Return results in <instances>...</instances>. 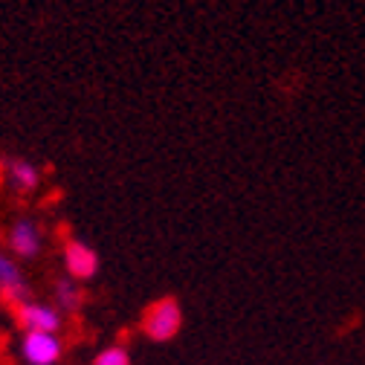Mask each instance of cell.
<instances>
[{"label": "cell", "instance_id": "obj_3", "mask_svg": "<svg viewBox=\"0 0 365 365\" xmlns=\"http://www.w3.org/2000/svg\"><path fill=\"white\" fill-rule=\"evenodd\" d=\"M21 354L29 365H56L64 354V345L56 334H24Z\"/></svg>", "mask_w": 365, "mask_h": 365}, {"label": "cell", "instance_id": "obj_5", "mask_svg": "<svg viewBox=\"0 0 365 365\" xmlns=\"http://www.w3.org/2000/svg\"><path fill=\"white\" fill-rule=\"evenodd\" d=\"M0 296H4L6 302H12V304L29 302V290H26L21 267L15 264L12 255H4V252H0Z\"/></svg>", "mask_w": 365, "mask_h": 365}, {"label": "cell", "instance_id": "obj_7", "mask_svg": "<svg viewBox=\"0 0 365 365\" xmlns=\"http://www.w3.org/2000/svg\"><path fill=\"white\" fill-rule=\"evenodd\" d=\"M6 174H9V182L18 192H32V189H38V182H41V174L29 160H12L6 165Z\"/></svg>", "mask_w": 365, "mask_h": 365}, {"label": "cell", "instance_id": "obj_9", "mask_svg": "<svg viewBox=\"0 0 365 365\" xmlns=\"http://www.w3.org/2000/svg\"><path fill=\"white\" fill-rule=\"evenodd\" d=\"M93 365H130V356L122 345H108L105 351L96 354V362Z\"/></svg>", "mask_w": 365, "mask_h": 365}, {"label": "cell", "instance_id": "obj_6", "mask_svg": "<svg viewBox=\"0 0 365 365\" xmlns=\"http://www.w3.org/2000/svg\"><path fill=\"white\" fill-rule=\"evenodd\" d=\"M9 250L21 258H35L41 252V226L29 217L18 220L9 230Z\"/></svg>", "mask_w": 365, "mask_h": 365}, {"label": "cell", "instance_id": "obj_8", "mask_svg": "<svg viewBox=\"0 0 365 365\" xmlns=\"http://www.w3.org/2000/svg\"><path fill=\"white\" fill-rule=\"evenodd\" d=\"M81 290H78V284L73 282V279H58L56 282V304L61 307V310H67V313H73V310H78L81 307Z\"/></svg>", "mask_w": 365, "mask_h": 365}, {"label": "cell", "instance_id": "obj_4", "mask_svg": "<svg viewBox=\"0 0 365 365\" xmlns=\"http://www.w3.org/2000/svg\"><path fill=\"white\" fill-rule=\"evenodd\" d=\"M64 267L70 272V279L87 282V279H93L99 272V255H96V250H90L81 241H67V247H64Z\"/></svg>", "mask_w": 365, "mask_h": 365}, {"label": "cell", "instance_id": "obj_2", "mask_svg": "<svg viewBox=\"0 0 365 365\" xmlns=\"http://www.w3.org/2000/svg\"><path fill=\"white\" fill-rule=\"evenodd\" d=\"M15 319L26 334H58L61 328V313L53 304H38V302H24L15 304Z\"/></svg>", "mask_w": 365, "mask_h": 365}, {"label": "cell", "instance_id": "obj_1", "mask_svg": "<svg viewBox=\"0 0 365 365\" xmlns=\"http://www.w3.org/2000/svg\"><path fill=\"white\" fill-rule=\"evenodd\" d=\"M182 328V307L177 299H157L143 316V331L154 342H168Z\"/></svg>", "mask_w": 365, "mask_h": 365}]
</instances>
